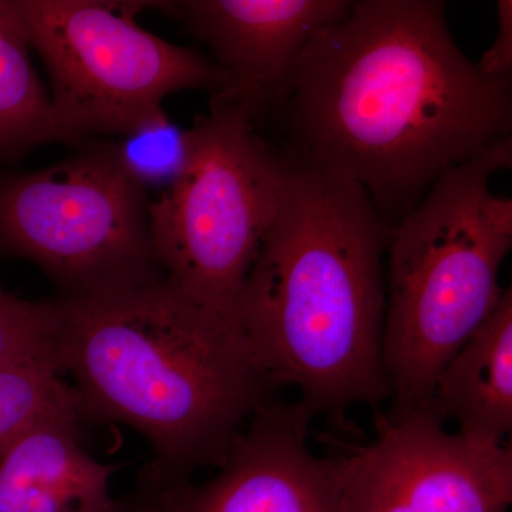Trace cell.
Returning <instances> with one entry per match:
<instances>
[{
    "mask_svg": "<svg viewBox=\"0 0 512 512\" xmlns=\"http://www.w3.org/2000/svg\"><path fill=\"white\" fill-rule=\"evenodd\" d=\"M296 160L357 185L389 225L511 138V79L458 49L437 0H356L303 50L284 103Z\"/></svg>",
    "mask_w": 512,
    "mask_h": 512,
    "instance_id": "cell-1",
    "label": "cell"
},
{
    "mask_svg": "<svg viewBox=\"0 0 512 512\" xmlns=\"http://www.w3.org/2000/svg\"><path fill=\"white\" fill-rule=\"evenodd\" d=\"M392 225L357 185L291 158L281 210L231 319L276 389L342 419L390 400L383 356Z\"/></svg>",
    "mask_w": 512,
    "mask_h": 512,
    "instance_id": "cell-3",
    "label": "cell"
},
{
    "mask_svg": "<svg viewBox=\"0 0 512 512\" xmlns=\"http://www.w3.org/2000/svg\"><path fill=\"white\" fill-rule=\"evenodd\" d=\"M312 420L299 400L276 394L238 434L215 476L137 491L151 512H349L336 457L309 446Z\"/></svg>",
    "mask_w": 512,
    "mask_h": 512,
    "instance_id": "cell-9",
    "label": "cell"
},
{
    "mask_svg": "<svg viewBox=\"0 0 512 512\" xmlns=\"http://www.w3.org/2000/svg\"><path fill=\"white\" fill-rule=\"evenodd\" d=\"M62 375L55 357L0 366V456L42 421L79 412Z\"/></svg>",
    "mask_w": 512,
    "mask_h": 512,
    "instance_id": "cell-14",
    "label": "cell"
},
{
    "mask_svg": "<svg viewBox=\"0 0 512 512\" xmlns=\"http://www.w3.org/2000/svg\"><path fill=\"white\" fill-rule=\"evenodd\" d=\"M55 359L80 419L124 424L150 444L140 485L165 487L220 467L278 394L234 320L167 278L59 301Z\"/></svg>",
    "mask_w": 512,
    "mask_h": 512,
    "instance_id": "cell-2",
    "label": "cell"
},
{
    "mask_svg": "<svg viewBox=\"0 0 512 512\" xmlns=\"http://www.w3.org/2000/svg\"><path fill=\"white\" fill-rule=\"evenodd\" d=\"M497 33L487 52L476 63L477 69L490 79H511L512 73V2H497Z\"/></svg>",
    "mask_w": 512,
    "mask_h": 512,
    "instance_id": "cell-17",
    "label": "cell"
},
{
    "mask_svg": "<svg viewBox=\"0 0 512 512\" xmlns=\"http://www.w3.org/2000/svg\"><path fill=\"white\" fill-rule=\"evenodd\" d=\"M114 512H151V510L143 494L136 491V493L128 495L123 500H117V507Z\"/></svg>",
    "mask_w": 512,
    "mask_h": 512,
    "instance_id": "cell-18",
    "label": "cell"
},
{
    "mask_svg": "<svg viewBox=\"0 0 512 512\" xmlns=\"http://www.w3.org/2000/svg\"><path fill=\"white\" fill-rule=\"evenodd\" d=\"M352 0H185L161 2L210 47L231 80L228 92L252 120L282 106L293 70L318 30L342 18Z\"/></svg>",
    "mask_w": 512,
    "mask_h": 512,
    "instance_id": "cell-10",
    "label": "cell"
},
{
    "mask_svg": "<svg viewBox=\"0 0 512 512\" xmlns=\"http://www.w3.org/2000/svg\"><path fill=\"white\" fill-rule=\"evenodd\" d=\"M188 130L187 170L148 204L154 251L168 281L231 318L281 210L289 158L229 93L211 94L210 110Z\"/></svg>",
    "mask_w": 512,
    "mask_h": 512,
    "instance_id": "cell-5",
    "label": "cell"
},
{
    "mask_svg": "<svg viewBox=\"0 0 512 512\" xmlns=\"http://www.w3.org/2000/svg\"><path fill=\"white\" fill-rule=\"evenodd\" d=\"M114 156L130 180L157 194L173 187L191 158L190 130L167 116L163 107L148 114L119 143H111Z\"/></svg>",
    "mask_w": 512,
    "mask_h": 512,
    "instance_id": "cell-15",
    "label": "cell"
},
{
    "mask_svg": "<svg viewBox=\"0 0 512 512\" xmlns=\"http://www.w3.org/2000/svg\"><path fill=\"white\" fill-rule=\"evenodd\" d=\"M79 412L37 424L0 456V512H114L116 467L80 446Z\"/></svg>",
    "mask_w": 512,
    "mask_h": 512,
    "instance_id": "cell-11",
    "label": "cell"
},
{
    "mask_svg": "<svg viewBox=\"0 0 512 512\" xmlns=\"http://www.w3.org/2000/svg\"><path fill=\"white\" fill-rule=\"evenodd\" d=\"M30 50L15 0H0V165L42 144L66 143Z\"/></svg>",
    "mask_w": 512,
    "mask_h": 512,
    "instance_id": "cell-13",
    "label": "cell"
},
{
    "mask_svg": "<svg viewBox=\"0 0 512 512\" xmlns=\"http://www.w3.org/2000/svg\"><path fill=\"white\" fill-rule=\"evenodd\" d=\"M511 164L507 138L441 175L390 229L383 332L389 419L429 406L441 370L503 298L512 200L494 194L491 178Z\"/></svg>",
    "mask_w": 512,
    "mask_h": 512,
    "instance_id": "cell-4",
    "label": "cell"
},
{
    "mask_svg": "<svg viewBox=\"0 0 512 512\" xmlns=\"http://www.w3.org/2000/svg\"><path fill=\"white\" fill-rule=\"evenodd\" d=\"M33 173L0 170V255L42 269L59 301H82L165 278L150 197L107 141Z\"/></svg>",
    "mask_w": 512,
    "mask_h": 512,
    "instance_id": "cell-6",
    "label": "cell"
},
{
    "mask_svg": "<svg viewBox=\"0 0 512 512\" xmlns=\"http://www.w3.org/2000/svg\"><path fill=\"white\" fill-rule=\"evenodd\" d=\"M349 512H510L512 443L450 431L430 406L380 414L376 437L336 457Z\"/></svg>",
    "mask_w": 512,
    "mask_h": 512,
    "instance_id": "cell-8",
    "label": "cell"
},
{
    "mask_svg": "<svg viewBox=\"0 0 512 512\" xmlns=\"http://www.w3.org/2000/svg\"><path fill=\"white\" fill-rule=\"evenodd\" d=\"M56 301L35 302L0 289V366L55 357Z\"/></svg>",
    "mask_w": 512,
    "mask_h": 512,
    "instance_id": "cell-16",
    "label": "cell"
},
{
    "mask_svg": "<svg viewBox=\"0 0 512 512\" xmlns=\"http://www.w3.org/2000/svg\"><path fill=\"white\" fill-rule=\"evenodd\" d=\"M32 50L50 80V100L66 143L126 136L165 97L183 90L228 92L214 60L137 25L161 2L15 0Z\"/></svg>",
    "mask_w": 512,
    "mask_h": 512,
    "instance_id": "cell-7",
    "label": "cell"
},
{
    "mask_svg": "<svg viewBox=\"0 0 512 512\" xmlns=\"http://www.w3.org/2000/svg\"><path fill=\"white\" fill-rule=\"evenodd\" d=\"M429 406L474 443L503 446L512 431V291L441 370Z\"/></svg>",
    "mask_w": 512,
    "mask_h": 512,
    "instance_id": "cell-12",
    "label": "cell"
}]
</instances>
